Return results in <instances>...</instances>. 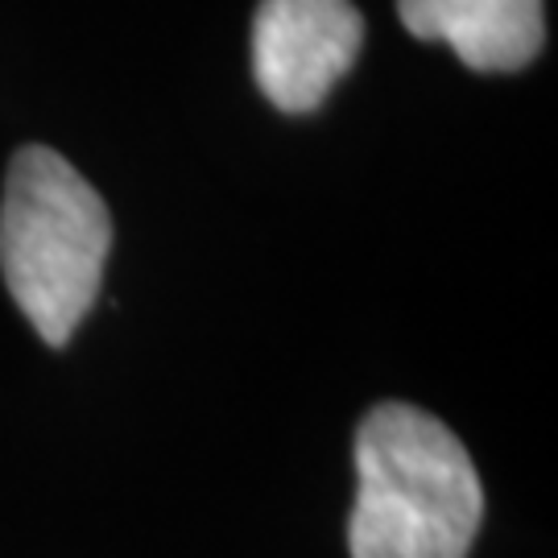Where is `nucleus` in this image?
<instances>
[{
    "instance_id": "f257e3e1",
    "label": "nucleus",
    "mask_w": 558,
    "mask_h": 558,
    "mask_svg": "<svg viewBox=\"0 0 558 558\" xmlns=\"http://www.w3.org/2000/svg\"><path fill=\"white\" fill-rule=\"evenodd\" d=\"M352 558H468L484 488L463 442L405 401L368 410L356 430Z\"/></svg>"
},
{
    "instance_id": "f03ea898",
    "label": "nucleus",
    "mask_w": 558,
    "mask_h": 558,
    "mask_svg": "<svg viewBox=\"0 0 558 558\" xmlns=\"http://www.w3.org/2000/svg\"><path fill=\"white\" fill-rule=\"evenodd\" d=\"M108 253L112 216L100 191L62 154L25 145L4 170L0 274L50 348H62L92 311Z\"/></svg>"
},
{
    "instance_id": "7ed1b4c3",
    "label": "nucleus",
    "mask_w": 558,
    "mask_h": 558,
    "mask_svg": "<svg viewBox=\"0 0 558 558\" xmlns=\"http://www.w3.org/2000/svg\"><path fill=\"white\" fill-rule=\"evenodd\" d=\"M364 17L352 0H260L253 75L281 112H315L360 54Z\"/></svg>"
},
{
    "instance_id": "20e7f679",
    "label": "nucleus",
    "mask_w": 558,
    "mask_h": 558,
    "mask_svg": "<svg viewBox=\"0 0 558 558\" xmlns=\"http://www.w3.org/2000/svg\"><path fill=\"white\" fill-rule=\"evenodd\" d=\"M401 25L422 41H447L472 71H521L546 41L542 0H398Z\"/></svg>"
}]
</instances>
